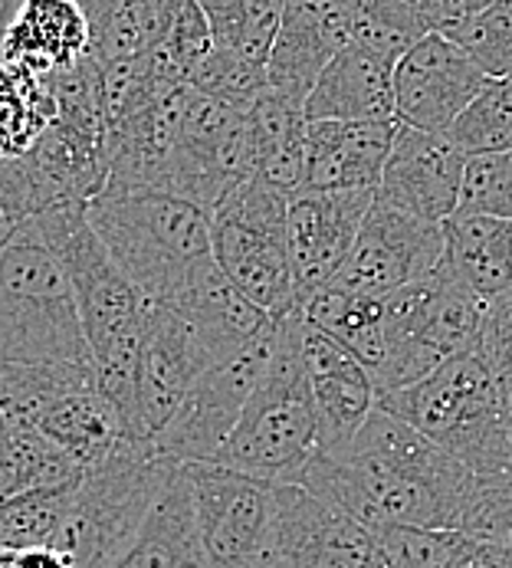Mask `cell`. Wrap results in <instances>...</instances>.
Instances as JSON below:
<instances>
[{
	"instance_id": "cell-37",
	"label": "cell",
	"mask_w": 512,
	"mask_h": 568,
	"mask_svg": "<svg viewBox=\"0 0 512 568\" xmlns=\"http://www.w3.org/2000/svg\"><path fill=\"white\" fill-rule=\"evenodd\" d=\"M443 37H450L487 77H506L512 70V0H493L487 10Z\"/></svg>"
},
{
	"instance_id": "cell-36",
	"label": "cell",
	"mask_w": 512,
	"mask_h": 568,
	"mask_svg": "<svg viewBox=\"0 0 512 568\" xmlns=\"http://www.w3.org/2000/svg\"><path fill=\"white\" fill-rule=\"evenodd\" d=\"M214 50L211 23L197 0H174L158 50L152 53V70L168 82H191L197 67Z\"/></svg>"
},
{
	"instance_id": "cell-13",
	"label": "cell",
	"mask_w": 512,
	"mask_h": 568,
	"mask_svg": "<svg viewBox=\"0 0 512 568\" xmlns=\"http://www.w3.org/2000/svg\"><path fill=\"white\" fill-rule=\"evenodd\" d=\"M269 552L293 568H388L368 526L303 484L276 487Z\"/></svg>"
},
{
	"instance_id": "cell-7",
	"label": "cell",
	"mask_w": 512,
	"mask_h": 568,
	"mask_svg": "<svg viewBox=\"0 0 512 568\" xmlns=\"http://www.w3.org/2000/svg\"><path fill=\"white\" fill-rule=\"evenodd\" d=\"M0 358L92 365L73 283L27 227L0 246Z\"/></svg>"
},
{
	"instance_id": "cell-9",
	"label": "cell",
	"mask_w": 512,
	"mask_h": 568,
	"mask_svg": "<svg viewBox=\"0 0 512 568\" xmlns=\"http://www.w3.org/2000/svg\"><path fill=\"white\" fill-rule=\"evenodd\" d=\"M286 214L289 197L259 178L237 184L211 214L217 266L276 320L299 310Z\"/></svg>"
},
{
	"instance_id": "cell-4",
	"label": "cell",
	"mask_w": 512,
	"mask_h": 568,
	"mask_svg": "<svg viewBox=\"0 0 512 568\" xmlns=\"http://www.w3.org/2000/svg\"><path fill=\"white\" fill-rule=\"evenodd\" d=\"M303 310L276 320L273 352L234 434L221 447V467L266 484H303L319 457V417L303 362Z\"/></svg>"
},
{
	"instance_id": "cell-22",
	"label": "cell",
	"mask_w": 512,
	"mask_h": 568,
	"mask_svg": "<svg viewBox=\"0 0 512 568\" xmlns=\"http://www.w3.org/2000/svg\"><path fill=\"white\" fill-rule=\"evenodd\" d=\"M306 122H398L395 63L348 43L306 99Z\"/></svg>"
},
{
	"instance_id": "cell-8",
	"label": "cell",
	"mask_w": 512,
	"mask_h": 568,
	"mask_svg": "<svg viewBox=\"0 0 512 568\" xmlns=\"http://www.w3.org/2000/svg\"><path fill=\"white\" fill-rule=\"evenodd\" d=\"M487 300H480L447 260L385 300V358L375 375L378 395L408 388L460 352L480 348Z\"/></svg>"
},
{
	"instance_id": "cell-23",
	"label": "cell",
	"mask_w": 512,
	"mask_h": 568,
	"mask_svg": "<svg viewBox=\"0 0 512 568\" xmlns=\"http://www.w3.org/2000/svg\"><path fill=\"white\" fill-rule=\"evenodd\" d=\"M85 53L89 17L76 0H23L3 43V63L40 77L76 67Z\"/></svg>"
},
{
	"instance_id": "cell-38",
	"label": "cell",
	"mask_w": 512,
	"mask_h": 568,
	"mask_svg": "<svg viewBox=\"0 0 512 568\" xmlns=\"http://www.w3.org/2000/svg\"><path fill=\"white\" fill-rule=\"evenodd\" d=\"M388 568H447L463 549V529H421V526H381L375 532Z\"/></svg>"
},
{
	"instance_id": "cell-39",
	"label": "cell",
	"mask_w": 512,
	"mask_h": 568,
	"mask_svg": "<svg viewBox=\"0 0 512 568\" xmlns=\"http://www.w3.org/2000/svg\"><path fill=\"white\" fill-rule=\"evenodd\" d=\"M453 217L512 221V152L477 155L467 162Z\"/></svg>"
},
{
	"instance_id": "cell-24",
	"label": "cell",
	"mask_w": 512,
	"mask_h": 568,
	"mask_svg": "<svg viewBox=\"0 0 512 568\" xmlns=\"http://www.w3.org/2000/svg\"><path fill=\"white\" fill-rule=\"evenodd\" d=\"M109 568H214L197 529L194 489L184 467H177L129 549Z\"/></svg>"
},
{
	"instance_id": "cell-47",
	"label": "cell",
	"mask_w": 512,
	"mask_h": 568,
	"mask_svg": "<svg viewBox=\"0 0 512 568\" xmlns=\"http://www.w3.org/2000/svg\"><path fill=\"white\" fill-rule=\"evenodd\" d=\"M20 489L17 484V457H13V437H10V424L0 410V499L13 496Z\"/></svg>"
},
{
	"instance_id": "cell-3",
	"label": "cell",
	"mask_w": 512,
	"mask_h": 568,
	"mask_svg": "<svg viewBox=\"0 0 512 568\" xmlns=\"http://www.w3.org/2000/svg\"><path fill=\"white\" fill-rule=\"evenodd\" d=\"M89 224L119 270L158 306L214 263L211 214L168 191L105 187L89 201Z\"/></svg>"
},
{
	"instance_id": "cell-5",
	"label": "cell",
	"mask_w": 512,
	"mask_h": 568,
	"mask_svg": "<svg viewBox=\"0 0 512 568\" xmlns=\"http://www.w3.org/2000/svg\"><path fill=\"white\" fill-rule=\"evenodd\" d=\"M378 405L418 427L480 480H500L512 470L510 430L483 348L460 352L421 382L378 395Z\"/></svg>"
},
{
	"instance_id": "cell-50",
	"label": "cell",
	"mask_w": 512,
	"mask_h": 568,
	"mask_svg": "<svg viewBox=\"0 0 512 568\" xmlns=\"http://www.w3.org/2000/svg\"><path fill=\"white\" fill-rule=\"evenodd\" d=\"M76 3H80V7H85V3H95V0H76Z\"/></svg>"
},
{
	"instance_id": "cell-32",
	"label": "cell",
	"mask_w": 512,
	"mask_h": 568,
	"mask_svg": "<svg viewBox=\"0 0 512 568\" xmlns=\"http://www.w3.org/2000/svg\"><path fill=\"white\" fill-rule=\"evenodd\" d=\"M348 40L361 43L385 60L398 63L421 37H427L424 17L411 0H341Z\"/></svg>"
},
{
	"instance_id": "cell-26",
	"label": "cell",
	"mask_w": 512,
	"mask_h": 568,
	"mask_svg": "<svg viewBox=\"0 0 512 568\" xmlns=\"http://www.w3.org/2000/svg\"><path fill=\"white\" fill-rule=\"evenodd\" d=\"M83 10L95 63L102 70H132L152 63L174 0H95Z\"/></svg>"
},
{
	"instance_id": "cell-28",
	"label": "cell",
	"mask_w": 512,
	"mask_h": 568,
	"mask_svg": "<svg viewBox=\"0 0 512 568\" xmlns=\"http://www.w3.org/2000/svg\"><path fill=\"white\" fill-rule=\"evenodd\" d=\"M443 260L480 300L490 303L512 293V221L450 217L443 224Z\"/></svg>"
},
{
	"instance_id": "cell-46",
	"label": "cell",
	"mask_w": 512,
	"mask_h": 568,
	"mask_svg": "<svg viewBox=\"0 0 512 568\" xmlns=\"http://www.w3.org/2000/svg\"><path fill=\"white\" fill-rule=\"evenodd\" d=\"M0 568H73V562L57 549H0Z\"/></svg>"
},
{
	"instance_id": "cell-21",
	"label": "cell",
	"mask_w": 512,
	"mask_h": 568,
	"mask_svg": "<svg viewBox=\"0 0 512 568\" xmlns=\"http://www.w3.org/2000/svg\"><path fill=\"white\" fill-rule=\"evenodd\" d=\"M401 122H309L303 191H378Z\"/></svg>"
},
{
	"instance_id": "cell-42",
	"label": "cell",
	"mask_w": 512,
	"mask_h": 568,
	"mask_svg": "<svg viewBox=\"0 0 512 568\" xmlns=\"http://www.w3.org/2000/svg\"><path fill=\"white\" fill-rule=\"evenodd\" d=\"M37 214L33 181L23 159H0V246H7Z\"/></svg>"
},
{
	"instance_id": "cell-35",
	"label": "cell",
	"mask_w": 512,
	"mask_h": 568,
	"mask_svg": "<svg viewBox=\"0 0 512 568\" xmlns=\"http://www.w3.org/2000/svg\"><path fill=\"white\" fill-rule=\"evenodd\" d=\"M447 139L470 159L512 152V82L490 80L447 129Z\"/></svg>"
},
{
	"instance_id": "cell-48",
	"label": "cell",
	"mask_w": 512,
	"mask_h": 568,
	"mask_svg": "<svg viewBox=\"0 0 512 568\" xmlns=\"http://www.w3.org/2000/svg\"><path fill=\"white\" fill-rule=\"evenodd\" d=\"M23 0H0V63H3V43H7V33H10V23L17 17Z\"/></svg>"
},
{
	"instance_id": "cell-2",
	"label": "cell",
	"mask_w": 512,
	"mask_h": 568,
	"mask_svg": "<svg viewBox=\"0 0 512 568\" xmlns=\"http://www.w3.org/2000/svg\"><path fill=\"white\" fill-rule=\"evenodd\" d=\"M63 263L83 320L95 388L119 410L132 440H149L139 414V342L149 300L119 270L89 224V204L37 211L27 224Z\"/></svg>"
},
{
	"instance_id": "cell-34",
	"label": "cell",
	"mask_w": 512,
	"mask_h": 568,
	"mask_svg": "<svg viewBox=\"0 0 512 568\" xmlns=\"http://www.w3.org/2000/svg\"><path fill=\"white\" fill-rule=\"evenodd\" d=\"M76 487L27 489L0 499V549H53Z\"/></svg>"
},
{
	"instance_id": "cell-14",
	"label": "cell",
	"mask_w": 512,
	"mask_h": 568,
	"mask_svg": "<svg viewBox=\"0 0 512 568\" xmlns=\"http://www.w3.org/2000/svg\"><path fill=\"white\" fill-rule=\"evenodd\" d=\"M378 191H296L289 197V266L296 303L326 290L341 270Z\"/></svg>"
},
{
	"instance_id": "cell-44",
	"label": "cell",
	"mask_w": 512,
	"mask_h": 568,
	"mask_svg": "<svg viewBox=\"0 0 512 568\" xmlns=\"http://www.w3.org/2000/svg\"><path fill=\"white\" fill-rule=\"evenodd\" d=\"M493 0H418V10L424 17L427 30L437 33H453L460 23H467L470 17H477L480 10H487Z\"/></svg>"
},
{
	"instance_id": "cell-51",
	"label": "cell",
	"mask_w": 512,
	"mask_h": 568,
	"mask_svg": "<svg viewBox=\"0 0 512 568\" xmlns=\"http://www.w3.org/2000/svg\"><path fill=\"white\" fill-rule=\"evenodd\" d=\"M506 80H510V82H512V70H510V73H506Z\"/></svg>"
},
{
	"instance_id": "cell-19",
	"label": "cell",
	"mask_w": 512,
	"mask_h": 568,
	"mask_svg": "<svg viewBox=\"0 0 512 568\" xmlns=\"http://www.w3.org/2000/svg\"><path fill=\"white\" fill-rule=\"evenodd\" d=\"M348 43L341 0H286L266 63L269 89L306 102L326 67Z\"/></svg>"
},
{
	"instance_id": "cell-15",
	"label": "cell",
	"mask_w": 512,
	"mask_h": 568,
	"mask_svg": "<svg viewBox=\"0 0 512 568\" xmlns=\"http://www.w3.org/2000/svg\"><path fill=\"white\" fill-rule=\"evenodd\" d=\"M490 80L450 37L430 30L395 63L398 122L447 135Z\"/></svg>"
},
{
	"instance_id": "cell-49",
	"label": "cell",
	"mask_w": 512,
	"mask_h": 568,
	"mask_svg": "<svg viewBox=\"0 0 512 568\" xmlns=\"http://www.w3.org/2000/svg\"><path fill=\"white\" fill-rule=\"evenodd\" d=\"M237 568H293L286 559H279L276 552H263V556H256L250 562H244V566Z\"/></svg>"
},
{
	"instance_id": "cell-29",
	"label": "cell",
	"mask_w": 512,
	"mask_h": 568,
	"mask_svg": "<svg viewBox=\"0 0 512 568\" xmlns=\"http://www.w3.org/2000/svg\"><path fill=\"white\" fill-rule=\"evenodd\" d=\"M306 323L322 328L326 335H332L339 345H345L368 372L371 378L381 368L385 358V300H368V296H355L336 286L319 290L316 296H309L303 306Z\"/></svg>"
},
{
	"instance_id": "cell-11",
	"label": "cell",
	"mask_w": 512,
	"mask_h": 568,
	"mask_svg": "<svg viewBox=\"0 0 512 568\" xmlns=\"http://www.w3.org/2000/svg\"><path fill=\"white\" fill-rule=\"evenodd\" d=\"M276 332V325H273ZM273 332L256 342L254 348L214 362L194 388L184 395L181 407L174 410L165 430L155 437L158 454H165L174 464H214L227 437L234 434L244 407L254 395L256 382L263 378V368L273 352Z\"/></svg>"
},
{
	"instance_id": "cell-10",
	"label": "cell",
	"mask_w": 512,
	"mask_h": 568,
	"mask_svg": "<svg viewBox=\"0 0 512 568\" xmlns=\"http://www.w3.org/2000/svg\"><path fill=\"white\" fill-rule=\"evenodd\" d=\"M443 253V224L421 221L375 197L355 244L329 286L368 300H388L398 290L430 276L440 266Z\"/></svg>"
},
{
	"instance_id": "cell-43",
	"label": "cell",
	"mask_w": 512,
	"mask_h": 568,
	"mask_svg": "<svg viewBox=\"0 0 512 568\" xmlns=\"http://www.w3.org/2000/svg\"><path fill=\"white\" fill-rule=\"evenodd\" d=\"M480 348H483V355H487L490 365L512 362V293L487 303Z\"/></svg>"
},
{
	"instance_id": "cell-27",
	"label": "cell",
	"mask_w": 512,
	"mask_h": 568,
	"mask_svg": "<svg viewBox=\"0 0 512 568\" xmlns=\"http://www.w3.org/2000/svg\"><path fill=\"white\" fill-rule=\"evenodd\" d=\"M30 424H37L60 450H66L83 470L112 457L129 437L119 410L105 402L95 385L76 388L60 395L57 402L43 407Z\"/></svg>"
},
{
	"instance_id": "cell-12",
	"label": "cell",
	"mask_w": 512,
	"mask_h": 568,
	"mask_svg": "<svg viewBox=\"0 0 512 568\" xmlns=\"http://www.w3.org/2000/svg\"><path fill=\"white\" fill-rule=\"evenodd\" d=\"M184 470L194 489L197 529L214 568H237L269 552L276 484L221 464H184Z\"/></svg>"
},
{
	"instance_id": "cell-33",
	"label": "cell",
	"mask_w": 512,
	"mask_h": 568,
	"mask_svg": "<svg viewBox=\"0 0 512 568\" xmlns=\"http://www.w3.org/2000/svg\"><path fill=\"white\" fill-rule=\"evenodd\" d=\"M197 3L211 23L214 47L234 50L259 67L269 63L286 0H197Z\"/></svg>"
},
{
	"instance_id": "cell-1",
	"label": "cell",
	"mask_w": 512,
	"mask_h": 568,
	"mask_svg": "<svg viewBox=\"0 0 512 568\" xmlns=\"http://www.w3.org/2000/svg\"><path fill=\"white\" fill-rule=\"evenodd\" d=\"M303 487L339 503L361 526L463 529L480 477L418 427L375 405L348 447L313 460Z\"/></svg>"
},
{
	"instance_id": "cell-18",
	"label": "cell",
	"mask_w": 512,
	"mask_h": 568,
	"mask_svg": "<svg viewBox=\"0 0 512 568\" xmlns=\"http://www.w3.org/2000/svg\"><path fill=\"white\" fill-rule=\"evenodd\" d=\"M303 362L319 417V447L322 454H336L351 444L371 417L378 405V385L345 345L313 323H303Z\"/></svg>"
},
{
	"instance_id": "cell-31",
	"label": "cell",
	"mask_w": 512,
	"mask_h": 568,
	"mask_svg": "<svg viewBox=\"0 0 512 568\" xmlns=\"http://www.w3.org/2000/svg\"><path fill=\"white\" fill-rule=\"evenodd\" d=\"M95 385L92 365L80 362H3L0 358V410L33 420L50 402Z\"/></svg>"
},
{
	"instance_id": "cell-16",
	"label": "cell",
	"mask_w": 512,
	"mask_h": 568,
	"mask_svg": "<svg viewBox=\"0 0 512 568\" xmlns=\"http://www.w3.org/2000/svg\"><path fill=\"white\" fill-rule=\"evenodd\" d=\"M467 162L470 155H463L447 135L401 122L381 171L378 201L430 224H447L457 214Z\"/></svg>"
},
{
	"instance_id": "cell-6",
	"label": "cell",
	"mask_w": 512,
	"mask_h": 568,
	"mask_svg": "<svg viewBox=\"0 0 512 568\" xmlns=\"http://www.w3.org/2000/svg\"><path fill=\"white\" fill-rule=\"evenodd\" d=\"M177 467L158 454L155 440H125L76 484L53 549L73 568H109L129 549Z\"/></svg>"
},
{
	"instance_id": "cell-20",
	"label": "cell",
	"mask_w": 512,
	"mask_h": 568,
	"mask_svg": "<svg viewBox=\"0 0 512 568\" xmlns=\"http://www.w3.org/2000/svg\"><path fill=\"white\" fill-rule=\"evenodd\" d=\"M184 323L197 332V338L207 345L214 362H227L256 342H263L276 316H269L254 300L217 266V260L201 270L174 300L168 303Z\"/></svg>"
},
{
	"instance_id": "cell-52",
	"label": "cell",
	"mask_w": 512,
	"mask_h": 568,
	"mask_svg": "<svg viewBox=\"0 0 512 568\" xmlns=\"http://www.w3.org/2000/svg\"><path fill=\"white\" fill-rule=\"evenodd\" d=\"M411 3H418V0H411Z\"/></svg>"
},
{
	"instance_id": "cell-17",
	"label": "cell",
	"mask_w": 512,
	"mask_h": 568,
	"mask_svg": "<svg viewBox=\"0 0 512 568\" xmlns=\"http://www.w3.org/2000/svg\"><path fill=\"white\" fill-rule=\"evenodd\" d=\"M211 365L214 358L197 332L168 306L149 303L139 342V414L149 440L165 430L184 395Z\"/></svg>"
},
{
	"instance_id": "cell-40",
	"label": "cell",
	"mask_w": 512,
	"mask_h": 568,
	"mask_svg": "<svg viewBox=\"0 0 512 568\" xmlns=\"http://www.w3.org/2000/svg\"><path fill=\"white\" fill-rule=\"evenodd\" d=\"M191 85L234 109H250L269 82H266V67H259L234 50L214 47L207 60L197 67V73L191 77Z\"/></svg>"
},
{
	"instance_id": "cell-41",
	"label": "cell",
	"mask_w": 512,
	"mask_h": 568,
	"mask_svg": "<svg viewBox=\"0 0 512 568\" xmlns=\"http://www.w3.org/2000/svg\"><path fill=\"white\" fill-rule=\"evenodd\" d=\"M463 532L512 549V470L500 480H480V496L467 513Z\"/></svg>"
},
{
	"instance_id": "cell-45",
	"label": "cell",
	"mask_w": 512,
	"mask_h": 568,
	"mask_svg": "<svg viewBox=\"0 0 512 568\" xmlns=\"http://www.w3.org/2000/svg\"><path fill=\"white\" fill-rule=\"evenodd\" d=\"M447 568H512V549L500 542H487L467 532V542L460 549V556Z\"/></svg>"
},
{
	"instance_id": "cell-25",
	"label": "cell",
	"mask_w": 512,
	"mask_h": 568,
	"mask_svg": "<svg viewBox=\"0 0 512 568\" xmlns=\"http://www.w3.org/2000/svg\"><path fill=\"white\" fill-rule=\"evenodd\" d=\"M306 102H296L276 89L247 109V132L254 149V178L293 197L306 181Z\"/></svg>"
},
{
	"instance_id": "cell-30",
	"label": "cell",
	"mask_w": 512,
	"mask_h": 568,
	"mask_svg": "<svg viewBox=\"0 0 512 568\" xmlns=\"http://www.w3.org/2000/svg\"><path fill=\"white\" fill-rule=\"evenodd\" d=\"M57 119L47 77L17 63H0V159H20Z\"/></svg>"
}]
</instances>
